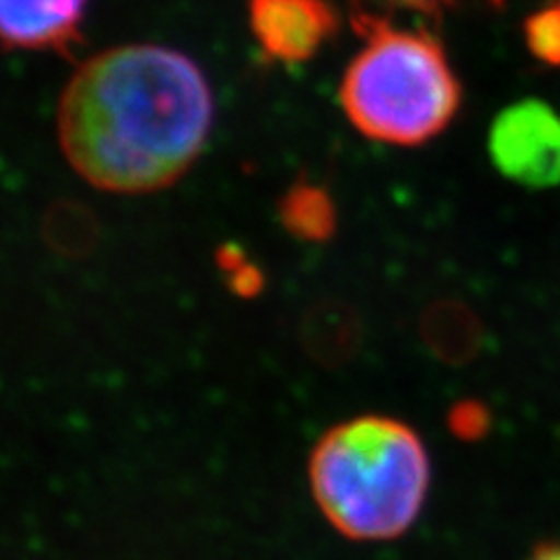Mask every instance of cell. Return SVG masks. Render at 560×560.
I'll return each instance as SVG.
<instances>
[{"instance_id": "obj_2", "label": "cell", "mask_w": 560, "mask_h": 560, "mask_svg": "<svg viewBox=\"0 0 560 560\" xmlns=\"http://www.w3.org/2000/svg\"><path fill=\"white\" fill-rule=\"evenodd\" d=\"M308 483L318 510L346 539H397L425 504L428 448L418 432L397 418H350L315 444Z\"/></svg>"}, {"instance_id": "obj_14", "label": "cell", "mask_w": 560, "mask_h": 560, "mask_svg": "<svg viewBox=\"0 0 560 560\" xmlns=\"http://www.w3.org/2000/svg\"><path fill=\"white\" fill-rule=\"evenodd\" d=\"M362 3H374L383 8H393V10H413V12H425V14H436L442 10L453 8L460 0H362ZM490 5L502 8L504 0H488Z\"/></svg>"}, {"instance_id": "obj_13", "label": "cell", "mask_w": 560, "mask_h": 560, "mask_svg": "<svg viewBox=\"0 0 560 560\" xmlns=\"http://www.w3.org/2000/svg\"><path fill=\"white\" fill-rule=\"evenodd\" d=\"M451 428L463 440H477L488 428V413L483 407L475 405V401H463L460 407L451 411Z\"/></svg>"}, {"instance_id": "obj_7", "label": "cell", "mask_w": 560, "mask_h": 560, "mask_svg": "<svg viewBox=\"0 0 560 560\" xmlns=\"http://www.w3.org/2000/svg\"><path fill=\"white\" fill-rule=\"evenodd\" d=\"M300 339L315 362L341 366L358 353L362 341V320L358 311L346 302H315L304 313Z\"/></svg>"}, {"instance_id": "obj_9", "label": "cell", "mask_w": 560, "mask_h": 560, "mask_svg": "<svg viewBox=\"0 0 560 560\" xmlns=\"http://www.w3.org/2000/svg\"><path fill=\"white\" fill-rule=\"evenodd\" d=\"M280 222L302 241H325L335 234L337 210L325 189L300 183L280 201Z\"/></svg>"}, {"instance_id": "obj_3", "label": "cell", "mask_w": 560, "mask_h": 560, "mask_svg": "<svg viewBox=\"0 0 560 560\" xmlns=\"http://www.w3.org/2000/svg\"><path fill=\"white\" fill-rule=\"evenodd\" d=\"M362 49L348 63L339 101L362 136L416 148L440 136L458 115L463 90L444 47L425 31L399 28L358 14Z\"/></svg>"}, {"instance_id": "obj_12", "label": "cell", "mask_w": 560, "mask_h": 560, "mask_svg": "<svg viewBox=\"0 0 560 560\" xmlns=\"http://www.w3.org/2000/svg\"><path fill=\"white\" fill-rule=\"evenodd\" d=\"M220 265L226 273H230L232 285L238 294L248 296V294H255L259 290V285H261L259 271L253 265H248V261H243L238 250L224 248L222 255H220Z\"/></svg>"}, {"instance_id": "obj_5", "label": "cell", "mask_w": 560, "mask_h": 560, "mask_svg": "<svg viewBox=\"0 0 560 560\" xmlns=\"http://www.w3.org/2000/svg\"><path fill=\"white\" fill-rule=\"evenodd\" d=\"M250 28L265 57L304 63L337 33L339 14L329 0H250Z\"/></svg>"}, {"instance_id": "obj_11", "label": "cell", "mask_w": 560, "mask_h": 560, "mask_svg": "<svg viewBox=\"0 0 560 560\" xmlns=\"http://www.w3.org/2000/svg\"><path fill=\"white\" fill-rule=\"evenodd\" d=\"M523 38L537 61L560 68V0H547L525 20Z\"/></svg>"}, {"instance_id": "obj_1", "label": "cell", "mask_w": 560, "mask_h": 560, "mask_svg": "<svg viewBox=\"0 0 560 560\" xmlns=\"http://www.w3.org/2000/svg\"><path fill=\"white\" fill-rule=\"evenodd\" d=\"M203 70L162 45H119L86 59L57 108L61 152L82 180L150 195L180 180L213 129Z\"/></svg>"}, {"instance_id": "obj_4", "label": "cell", "mask_w": 560, "mask_h": 560, "mask_svg": "<svg viewBox=\"0 0 560 560\" xmlns=\"http://www.w3.org/2000/svg\"><path fill=\"white\" fill-rule=\"evenodd\" d=\"M488 156L521 187H560V113L539 98L506 105L490 125Z\"/></svg>"}, {"instance_id": "obj_10", "label": "cell", "mask_w": 560, "mask_h": 560, "mask_svg": "<svg viewBox=\"0 0 560 560\" xmlns=\"http://www.w3.org/2000/svg\"><path fill=\"white\" fill-rule=\"evenodd\" d=\"M43 236L51 250L66 257H84L94 250L98 224L90 208L73 201H59L47 210Z\"/></svg>"}, {"instance_id": "obj_15", "label": "cell", "mask_w": 560, "mask_h": 560, "mask_svg": "<svg viewBox=\"0 0 560 560\" xmlns=\"http://www.w3.org/2000/svg\"><path fill=\"white\" fill-rule=\"evenodd\" d=\"M528 560H560V541H547V545H539Z\"/></svg>"}, {"instance_id": "obj_6", "label": "cell", "mask_w": 560, "mask_h": 560, "mask_svg": "<svg viewBox=\"0 0 560 560\" xmlns=\"http://www.w3.org/2000/svg\"><path fill=\"white\" fill-rule=\"evenodd\" d=\"M86 0H0V33L16 49H66L80 40Z\"/></svg>"}, {"instance_id": "obj_8", "label": "cell", "mask_w": 560, "mask_h": 560, "mask_svg": "<svg viewBox=\"0 0 560 560\" xmlns=\"http://www.w3.org/2000/svg\"><path fill=\"white\" fill-rule=\"evenodd\" d=\"M423 339L436 358L465 364L483 346V325L477 313L460 302H436L423 315Z\"/></svg>"}]
</instances>
